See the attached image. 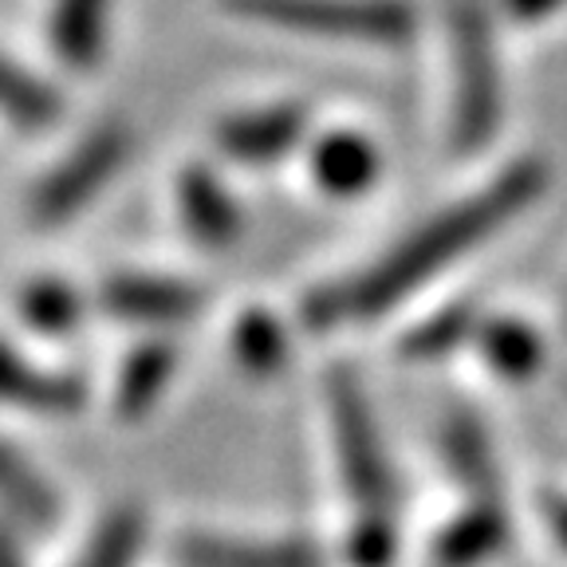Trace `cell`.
<instances>
[{
	"label": "cell",
	"mask_w": 567,
	"mask_h": 567,
	"mask_svg": "<svg viewBox=\"0 0 567 567\" xmlns=\"http://www.w3.org/2000/svg\"><path fill=\"white\" fill-rule=\"evenodd\" d=\"M544 520L559 548H567V493H544Z\"/></svg>",
	"instance_id": "d4e9b609"
},
{
	"label": "cell",
	"mask_w": 567,
	"mask_h": 567,
	"mask_svg": "<svg viewBox=\"0 0 567 567\" xmlns=\"http://www.w3.org/2000/svg\"><path fill=\"white\" fill-rule=\"evenodd\" d=\"M347 556L354 567H390L399 556V528L390 513H359L347 540Z\"/></svg>",
	"instance_id": "603a6c76"
},
{
	"label": "cell",
	"mask_w": 567,
	"mask_h": 567,
	"mask_svg": "<svg viewBox=\"0 0 567 567\" xmlns=\"http://www.w3.org/2000/svg\"><path fill=\"white\" fill-rule=\"evenodd\" d=\"M0 118L17 131H48L60 118V95L40 75L0 55Z\"/></svg>",
	"instance_id": "ac0fdd59"
},
{
	"label": "cell",
	"mask_w": 567,
	"mask_h": 567,
	"mask_svg": "<svg viewBox=\"0 0 567 567\" xmlns=\"http://www.w3.org/2000/svg\"><path fill=\"white\" fill-rule=\"evenodd\" d=\"M17 308L28 328L44 331V336H71L83 323L80 292L68 280H55V276L28 280L17 296Z\"/></svg>",
	"instance_id": "44dd1931"
},
{
	"label": "cell",
	"mask_w": 567,
	"mask_h": 567,
	"mask_svg": "<svg viewBox=\"0 0 567 567\" xmlns=\"http://www.w3.org/2000/svg\"><path fill=\"white\" fill-rule=\"evenodd\" d=\"M453 52V151L488 146L501 123V63L485 0H450Z\"/></svg>",
	"instance_id": "7a4b0ae2"
},
{
	"label": "cell",
	"mask_w": 567,
	"mask_h": 567,
	"mask_svg": "<svg viewBox=\"0 0 567 567\" xmlns=\"http://www.w3.org/2000/svg\"><path fill=\"white\" fill-rule=\"evenodd\" d=\"M442 450H445L453 477L470 488L473 496H496V488H501L496 453L485 434V425H481L477 417L465 414V410L450 414V422H445V430H442Z\"/></svg>",
	"instance_id": "2e32d148"
},
{
	"label": "cell",
	"mask_w": 567,
	"mask_h": 567,
	"mask_svg": "<svg viewBox=\"0 0 567 567\" xmlns=\"http://www.w3.org/2000/svg\"><path fill=\"white\" fill-rule=\"evenodd\" d=\"M142 544H146V513L138 505H123L99 520L75 567H134Z\"/></svg>",
	"instance_id": "ffe728a7"
},
{
	"label": "cell",
	"mask_w": 567,
	"mask_h": 567,
	"mask_svg": "<svg viewBox=\"0 0 567 567\" xmlns=\"http://www.w3.org/2000/svg\"><path fill=\"white\" fill-rule=\"evenodd\" d=\"M508 544V513L496 496H477V505L465 508L457 520L442 528L430 548L434 567H485Z\"/></svg>",
	"instance_id": "30bf717a"
},
{
	"label": "cell",
	"mask_w": 567,
	"mask_h": 567,
	"mask_svg": "<svg viewBox=\"0 0 567 567\" xmlns=\"http://www.w3.org/2000/svg\"><path fill=\"white\" fill-rule=\"evenodd\" d=\"M481 328V319L470 308H445L437 316H430L425 323H417L406 339H402V359H414V363H430V359H442V354L457 351L465 339H473Z\"/></svg>",
	"instance_id": "7402d4cb"
},
{
	"label": "cell",
	"mask_w": 567,
	"mask_h": 567,
	"mask_svg": "<svg viewBox=\"0 0 567 567\" xmlns=\"http://www.w3.org/2000/svg\"><path fill=\"white\" fill-rule=\"evenodd\" d=\"M303 126H308V115L296 103L240 111V115H229L217 126V146L245 166H272L288 151H296V142L303 138Z\"/></svg>",
	"instance_id": "52a82bcc"
},
{
	"label": "cell",
	"mask_w": 567,
	"mask_h": 567,
	"mask_svg": "<svg viewBox=\"0 0 567 567\" xmlns=\"http://www.w3.org/2000/svg\"><path fill=\"white\" fill-rule=\"evenodd\" d=\"M0 508L24 528H52L60 516L55 485L9 442H0Z\"/></svg>",
	"instance_id": "5bb4252c"
},
{
	"label": "cell",
	"mask_w": 567,
	"mask_h": 567,
	"mask_svg": "<svg viewBox=\"0 0 567 567\" xmlns=\"http://www.w3.org/2000/svg\"><path fill=\"white\" fill-rule=\"evenodd\" d=\"M177 217L205 248H225L240 237V205L209 166H189L177 177Z\"/></svg>",
	"instance_id": "9c48e42d"
},
{
	"label": "cell",
	"mask_w": 567,
	"mask_h": 567,
	"mask_svg": "<svg viewBox=\"0 0 567 567\" xmlns=\"http://www.w3.org/2000/svg\"><path fill=\"white\" fill-rule=\"evenodd\" d=\"M477 347L485 354V363L508 382L536 379L544 367L540 336L520 319H485L477 328Z\"/></svg>",
	"instance_id": "e0dca14e"
},
{
	"label": "cell",
	"mask_w": 567,
	"mask_h": 567,
	"mask_svg": "<svg viewBox=\"0 0 567 567\" xmlns=\"http://www.w3.org/2000/svg\"><path fill=\"white\" fill-rule=\"evenodd\" d=\"M233 354L252 379H272L288 367V331L276 316L265 308L240 311L237 328H233Z\"/></svg>",
	"instance_id": "d6986e66"
},
{
	"label": "cell",
	"mask_w": 567,
	"mask_h": 567,
	"mask_svg": "<svg viewBox=\"0 0 567 567\" xmlns=\"http://www.w3.org/2000/svg\"><path fill=\"white\" fill-rule=\"evenodd\" d=\"M177 559L182 567H323V556L308 544H248L225 536H186Z\"/></svg>",
	"instance_id": "7c38bea8"
},
{
	"label": "cell",
	"mask_w": 567,
	"mask_h": 567,
	"mask_svg": "<svg viewBox=\"0 0 567 567\" xmlns=\"http://www.w3.org/2000/svg\"><path fill=\"white\" fill-rule=\"evenodd\" d=\"M311 174L331 197H359L379 182L382 174V154L371 138L354 131H339L316 146L311 158Z\"/></svg>",
	"instance_id": "4fadbf2b"
},
{
	"label": "cell",
	"mask_w": 567,
	"mask_h": 567,
	"mask_svg": "<svg viewBox=\"0 0 567 567\" xmlns=\"http://www.w3.org/2000/svg\"><path fill=\"white\" fill-rule=\"evenodd\" d=\"M131 158V131L123 123H103L83 134L68 151V158L55 162L28 197V221L35 229H60L75 213H83L103 194L115 174Z\"/></svg>",
	"instance_id": "5b68a950"
},
{
	"label": "cell",
	"mask_w": 567,
	"mask_h": 567,
	"mask_svg": "<svg viewBox=\"0 0 567 567\" xmlns=\"http://www.w3.org/2000/svg\"><path fill=\"white\" fill-rule=\"evenodd\" d=\"M177 371V351L169 343H142L118 371L115 414L118 422H142L166 394Z\"/></svg>",
	"instance_id": "9a60e30c"
},
{
	"label": "cell",
	"mask_w": 567,
	"mask_h": 567,
	"mask_svg": "<svg viewBox=\"0 0 567 567\" xmlns=\"http://www.w3.org/2000/svg\"><path fill=\"white\" fill-rule=\"evenodd\" d=\"M505 12L513 20H548L551 12H559L567 0H501Z\"/></svg>",
	"instance_id": "cb8c5ba5"
},
{
	"label": "cell",
	"mask_w": 567,
	"mask_h": 567,
	"mask_svg": "<svg viewBox=\"0 0 567 567\" xmlns=\"http://www.w3.org/2000/svg\"><path fill=\"white\" fill-rule=\"evenodd\" d=\"M83 382L75 374L48 371V367L32 363L28 354H20L12 343L0 339V402L4 406L28 410V414H48V417H68L83 406Z\"/></svg>",
	"instance_id": "ba28073f"
},
{
	"label": "cell",
	"mask_w": 567,
	"mask_h": 567,
	"mask_svg": "<svg viewBox=\"0 0 567 567\" xmlns=\"http://www.w3.org/2000/svg\"><path fill=\"white\" fill-rule=\"evenodd\" d=\"M0 567H24V551L9 528H0Z\"/></svg>",
	"instance_id": "484cf974"
},
{
	"label": "cell",
	"mask_w": 567,
	"mask_h": 567,
	"mask_svg": "<svg viewBox=\"0 0 567 567\" xmlns=\"http://www.w3.org/2000/svg\"><path fill=\"white\" fill-rule=\"evenodd\" d=\"M548 186V166L540 158H524L501 177H493L477 197L450 205L437 217L414 229L406 240L390 248L386 257L367 265L363 272L336 280L303 300V323L308 328H339V323H367L390 311L425 280H434L450 265H457L470 248L505 229L516 213L528 209Z\"/></svg>",
	"instance_id": "6da1fadb"
},
{
	"label": "cell",
	"mask_w": 567,
	"mask_h": 567,
	"mask_svg": "<svg viewBox=\"0 0 567 567\" xmlns=\"http://www.w3.org/2000/svg\"><path fill=\"white\" fill-rule=\"evenodd\" d=\"M328 410L343 485L351 488L359 513H394V477H390L379 425H374L363 382L347 367H336L328 374Z\"/></svg>",
	"instance_id": "277c9868"
},
{
	"label": "cell",
	"mask_w": 567,
	"mask_h": 567,
	"mask_svg": "<svg viewBox=\"0 0 567 567\" xmlns=\"http://www.w3.org/2000/svg\"><path fill=\"white\" fill-rule=\"evenodd\" d=\"M99 303L118 323H146V328H169V323H186L197 319L205 308V292L186 280H169V276H111L99 292Z\"/></svg>",
	"instance_id": "8992f818"
},
{
	"label": "cell",
	"mask_w": 567,
	"mask_h": 567,
	"mask_svg": "<svg viewBox=\"0 0 567 567\" xmlns=\"http://www.w3.org/2000/svg\"><path fill=\"white\" fill-rule=\"evenodd\" d=\"M245 20L288 28L343 44L399 48L414 35V9L406 0H221Z\"/></svg>",
	"instance_id": "3957f363"
},
{
	"label": "cell",
	"mask_w": 567,
	"mask_h": 567,
	"mask_svg": "<svg viewBox=\"0 0 567 567\" xmlns=\"http://www.w3.org/2000/svg\"><path fill=\"white\" fill-rule=\"evenodd\" d=\"M52 48L71 71H95L103 63L111 35V0H55L52 4Z\"/></svg>",
	"instance_id": "8fae6325"
}]
</instances>
